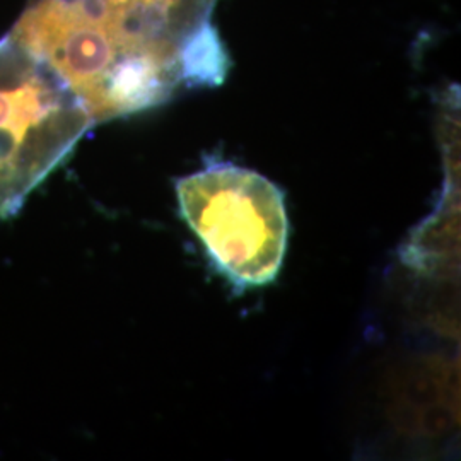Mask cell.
<instances>
[{
    "instance_id": "cell-1",
    "label": "cell",
    "mask_w": 461,
    "mask_h": 461,
    "mask_svg": "<svg viewBox=\"0 0 461 461\" xmlns=\"http://www.w3.org/2000/svg\"><path fill=\"white\" fill-rule=\"evenodd\" d=\"M219 0H28L11 33L53 67L95 123L224 83Z\"/></svg>"
},
{
    "instance_id": "cell-2",
    "label": "cell",
    "mask_w": 461,
    "mask_h": 461,
    "mask_svg": "<svg viewBox=\"0 0 461 461\" xmlns=\"http://www.w3.org/2000/svg\"><path fill=\"white\" fill-rule=\"evenodd\" d=\"M91 125L81 99L43 57L13 33L0 38V219L23 209Z\"/></svg>"
},
{
    "instance_id": "cell-3",
    "label": "cell",
    "mask_w": 461,
    "mask_h": 461,
    "mask_svg": "<svg viewBox=\"0 0 461 461\" xmlns=\"http://www.w3.org/2000/svg\"><path fill=\"white\" fill-rule=\"evenodd\" d=\"M176 198L183 221L236 289L264 287L279 276L289 217L276 183L253 169L219 163L182 178Z\"/></svg>"
},
{
    "instance_id": "cell-4",
    "label": "cell",
    "mask_w": 461,
    "mask_h": 461,
    "mask_svg": "<svg viewBox=\"0 0 461 461\" xmlns=\"http://www.w3.org/2000/svg\"><path fill=\"white\" fill-rule=\"evenodd\" d=\"M386 412L413 438H441L460 426V363L428 356L400 366L386 383Z\"/></svg>"
}]
</instances>
